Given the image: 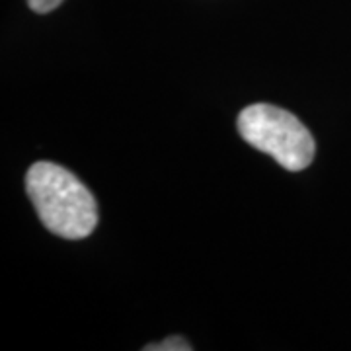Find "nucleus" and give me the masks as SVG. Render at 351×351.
<instances>
[{"label": "nucleus", "instance_id": "obj_1", "mask_svg": "<svg viewBox=\"0 0 351 351\" xmlns=\"http://www.w3.org/2000/svg\"><path fill=\"white\" fill-rule=\"evenodd\" d=\"M25 191L41 223L61 239H86L98 225L94 195L73 172L59 164H34L25 174Z\"/></svg>", "mask_w": 351, "mask_h": 351}, {"label": "nucleus", "instance_id": "obj_2", "mask_svg": "<svg viewBox=\"0 0 351 351\" xmlns=\"http://www.w3.org/2000/svg\"><path fill=\"white\" fill-rule=\"evenodd\" d=\"M239 133L254 149L274 156L289 172L311 166L316 152L314 137L299 117L269 104H254L239 115Z\"/></svg>", "mask_w": 351, "mask_h": 351}, {"label": "nucleus", "instance_id": "obj_3", "mask_svg": "<svg viewBox=\"0 0 351 351\" xmlns=\"http://www.w3.org/2000/svg\"><path fill=\"white\" fill-rule=\"evenodd\" d=\"M145 350L147 351H189L191 350V346H189L188 341H186L184 338H180V336H172V338L160 341L158 346H147Z\"/></svg>", "mask_w": 351, "mask_h": 351}, {"label": "nucleus", "instance_id": "obj_4", "mask_svg": "<svg viewBox=\"0 0 351 351\" xmlns=\"http://www.w3.org/2000/svg\"><path fill=\"white\" fill-rule=\"evenodd\" d=\"M61 2H63V0H27L29 8L38 14L51 12V10H55Z\"/></svg>", "mask_w": 351, "mask_h": 351}]
</instances>
